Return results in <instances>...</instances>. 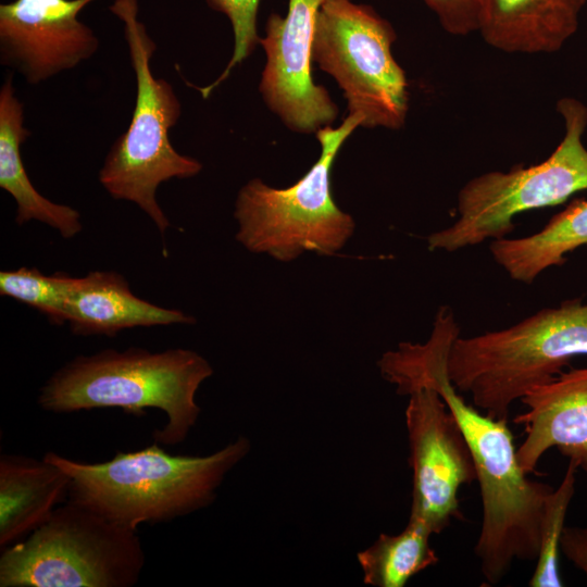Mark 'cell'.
<instances>
[{
  "mask_svg": "<svg viewBox=\"0 0 587 587\" xmlns=\"http://www.w3.org/2000/svg\"><path fill=\"white\" fill-rule=\"evenodd\" d=\"M560 550L587 578V526H565Z\"/></svg>",
  "mask_w": 587,
  "mask_h": 587,
  "instance_id": "obj_24",
  "label": "cell"
},
{
  "mask_svg": "<svg viewBox=\"0 0 587 587\" xmlns=\"http://www.w3.org/2000/svg\"><path fill=\"white\" fill-rule=\"evenodd\" d=\"M24 104L10 75L0 89V187L16 202L18 225L36 220L57 229L62 237L72 238L83 229L79 212L40 195L26 173L21 146L30 132L24 126Z\"/></svg>",
  "mask_w": 587,
  "mask_h": 587,
  "instance_id": "obj_17",
  "label": "cell"
},
{
  "mask_svg": "<svg viewBox=\"0 0 587 587\" xmlns=\"http://www.w3.org/2000/svg\"><path fill=\"white\" fill-rule=\"evenodd\" d=\"M587 355V301L565 300L523 321L473 337L458 336L448 373L473 405L508 420L511 404L529 389L550 382L569 362Z\"/></svg>",
  "mask_w": 587,
  "mask_h": 587,
  "instance_id": "obj_4",
  "label": "cell"
},
{
  "mask_svg": "<svg viewBox=\"0 0 587 587\" xmlns=\"http://www.w3.org/2000/svg\"><path fill=\"white\" fill-rule=\"evenodd\" d=\"M432 532L421 521L409 517L397 535L380 534L357 555L363 583L375 587H403L411 577L435 565L439 558L429 545Z\"/></svg>",
  "mask_w": 587,
  "mask_h": 587,
  "instance_id": "obj_19",
  "label": "cell"
},
{
  "mask_svg": "<svg viewBox=\"0 0 587 587\" xmlns=\"http://www.w3.org/2000/svg\"><path fill=\"white\" fill-rule=\"evenodd\" d=\"M450 35L466 36L478 30L480 0H423Z\"/></svg>",
  "mask_w": 587,
  "mask_h": 587,
  "instance_id": "obj_23",
  "label": "cell"
},
{
  "mask_svg": "<svg viewBox=\"0 0 587 587\" xmlns=\"http://www.w3.org/2000/svg\"><path fill=\"white\" fill-rule=\"evenodd\" d=\"M238 436L208 455H173L158 442L84 463L55 452L43 457L71 477L68 499L129 529L171 522L211 505L225 476L250 452Z\"/></svg>",
  "mask_w": 587,
  "mask_h": 587,
  "instance_id": "obj_2",
  "label": "cell"
},
{
  "mask_svg": "<svg viewBox=\"0 0 587 587\" xmlns=\"http://www.w3.org/2000/svg\"><path fill=\"white\" fill-rule=\"evenodd\" d=\"M91 1L14 0L1 4V64L36 85L90 59L99 39L78 14Z\"/></svg>",
  "mask_w": 587,
  "mask_h": 587,
  "instance_id": "obj_12",
  "label": "cell"
},
{
  "mask_svg": "<svg viewBox=\"0 0 587 587\" xmlns=\"http://www.w3.org/2000/svg\"><path fill=\"white\" fill-rule=\"evenodd\" d=\"M71 477L45 457H0V548L26 538L68 499Z\"/></svg>",
  "mask_w": 587,
  "mask_h": 587,
  "instance_id": "obj_16",
  "label": "cell"
},
{
  "mask_svg": "<svg viewBox=\"0 0 587 587\" xmlns=\"http://www.w3.org/2000/svg\"><path fill=\"white\" fill-rule=\"evenodd\" d=\"M520 400L527 410L513 422L523 425L526 435L516 449L523 472L534 473L551 448L587 472V367L561 372Z\"/></svg>",
  "mask_w": 587,
  "mask_h": 587,
  "instance_id": "obj_13",
  "label": "cell"
},
{
  "mask_svg": "<svg viewBox=\"0 0 587 587\" xmlns=\"http://www.w3.org/2000/svg\"><path fill=\"white\" fill-rule=\"evenodd\" d=\"M212 374L210 363L189 349H105L62 365L40 388L37 403L53 413L118 408L143 415L158 409L167 422L153 432V440L176 446L195 426L201 411L196 394Z\"/></svg>",
  "mask_w": 587,
  "mask_h": 587,
  "instance_id": "obj_3",
  "label": "cell"
},
{
  "mask_svg": "<svg viewBox=\"0 0 587 587\" xmlns=\"http://www.w3.org/2000/svg\"><path fill=\"white\" fill-rule=\"evenodd\" d=\"M359 126L361 120L348 114L338 127L320 128L315 134L321 155L292 186L278 189L253 178L240 188L234 216L236 238L246 249L286 262L305 251L332 255L345 246L354 221L333 199L330 171L340 147Z\"/></svg>",
  "mask_w": 587,
  "mask_h": 587,
  "instance_id": "obj_8",
  "label": "cell"
},
{
  "mask_svg": "<svg viewBox=\"0 0 587 587\" xmlns=\"http://www.w3.org/2000/svg\"><path fill=\"white\" fill-rule=\"evenodd\" d=\"M66 314L72 333L78 336L114 337L123 329L137 326L195 323L192 316L180 310L138 298L124 276L103 271L73 277Z\"/></svg>",
  "mask_w": 587,
  "mask_h": 587,
  "instance_id": "obj_15",
  "label": "cell"
},
{
  "mask_svg": "<svg viewBox=\"0 0 587 587\" xmlns=\"http://www.w3.org/2000/svg\"><path fill=\"white\" fill-rule=\"evenodd\" d=\"M326 0H289L285 16L272 13L260 39L266 55L259 90L283 123L297 133L330 125L338 107L312 78L316 15Z\"/></svg>",
  "mask_w": 587,
  "mask_h": 587,
  "instance_id": "obj_11",
  "label": "cell"
},
{
  "mask_svg": "<svg viewBox=\"0 0 587 587\" xmlns=\"http://www.w3.org/2000/svg\"><path fill=\"white\" fill-rule=\"evenodd\" d=\"M73 277L65 274L45 275L36 267L0 272V295L25 303L47 316L55 325L67 322L66 301Z\"/></svg>",
  "mask_w": 587,
  "mask_h": 587,
  "instance_id": "obj_21",
  "label": "cell"
},
{
  "mask_svg": "<svg viewBox=\"0 0 587 587\" xmlns=\"http://www.w3.org/2000/svg\"><path fill=\"white\" fill-rule=\"evenodd\" d=\"M207 3L227 16L234 32V51L222 74L209 86L198 88L207 98L214 88L222 84L233 68L241 64L260 43L261 37L257 32V15L260 0H205Z\"/></svg>",
  "mask_w": 587,
  "mask_h": 587,
  "instance_id": "obj_22",
  "label": "cell"
},
{
  "mask_svg": "<svg viewBox=\"0 0 587 587\" xmlns=\"http://www.w3.org/2000/svg\"><path fill=\"white\" fill-rule=\"evenodd\" d=\"M555 110L563 137L542 162L508 172L490 171L466 182L457 197L458 218L427 237L428 249L454 252L487 239H500L514 228L520 213L554 207L587 190V105L563 97Z\"/></svg>",
  "mask_w": 587,
  "mask_h": 587,
  "instance_id": "obj_6",
  "label": "cell"
},
{
  "mask_svg": "<svg viewBox=\"0 0 587 587\" xmlns=\"http://www.w3.org/2000/svg\"><path fill=\"white\" fill-rule=\"evenodd\" d=\"M137 530L67 499L2 550L0 587H130L146 562Z\"/></svg>",
  "mask_w": 587,
  "mask_h": 587,
  "instance_id": "obj_7",
  "label": "cell"
},
{
  "mask_svg": "<svg viewBox=\"0 0 587 587\" xmlns=\"http://www.w3.org/2000/svg\"><path fill=\"white\" fill-rule=\"evenodd\" d=\"M405 409L412 470L410 517L439 534L461 517L459 490L476 480V469L457 420L430 387L410 391Z\"/></svg>",
  "mask_w": 587,
  "mask_h": 587,
  "instance_id": "obj_10",
  "label": "cell"
},
{
  "mask_svg": "<svg viewBox=\"0 0 587 587\" xmlns=\"http://www.w3.org/2000/svg\"><path fill=\"white\" fill-rule=\"evenodd\" d=\"M577 467L569 462L557 488L548 495L540 526L539 552L536 566L528 579L529 587H560L559 553L565 517L575 494Z\"/></svg>",
  "mask_w": 587,
  "mask_h": 587,
  "instance_id": "obj_20",
  "label": "cell"
},
{
  "mask_svg": "<svg viewBox=\"0 0 587 587\" xmlns=\"http://www.w3.org/2000/svg\"><path fill=\"white\" fill-rule=\"evenodd\" d=\"M582 246H587V200L576 199L541 230L522 238L495 239L489 250L512 279L529 285L547 268L562 265Z\"/></svg>",
  "mask_w": 587,
  "mask_h": 587,
  "instance_id": "obj_18",
  "label": "cell"
},
{
  "mask_svg": "<svg viewBox=\"0 0 587 587\" xmlns=\"http://www.w3.org/2000/svg\"><path fill=\"white\" fill-rule=\"evenodd\" d=\"M110 10L124 25L136 100L127 129L116 138L99 171V182L113 199L136 203L164 235L171 223L157 201L158 187L172 178L196 176L202 164L171 143L170 130L180 117L182 105L172 85L152 74L150 61L157 46L138 20L137 0H114Z\"/></svg>",
  "mask_w": 587,
  "mask_h": 587,
  "instance_id": "obj_5",
  "label": "cell"
},
{
  "mask_svg": "<svg viewBox=\"0 0 587 587\" xmlns=\"http://www.w3.org/2000/svg\"><path fill=\"white\" fill-rule=\"evenodd\" d=\"M396 39L392 25L367 4L326 0L316 15L312 62L334 77L362 127L405 123L409 84L391 51Z\"/></svg>",
  "mask_w": 587,
  "mask_h": 587,
  "instance_id": "obj_9",
  "label": "cell"
},
{
  "mask_svg": "<svg viewBox=\"0 0 587 587\" xmlns=\"http://www.w3.org/2000/svg\"><path fill=\"white\" fill-rule=\"evenodd\" d=\"M587 0H480L478 33L507 53H554L578 29Z\"/></svg>",
  "mask_w": 587,
  "mask_h": 587,
  "instance_id": "obj_14",
  "label": "cell"
},
{
  "mask_svg": "<svg viewBox=\"0 0 587 587\" xmlns=\"http://www.w3.org/2000/svg\"><path fill=\"white\" fill-rule=\"evenodd\" d=\"M460 327L441 307L425 344L401 342L383 354L378 367L399 395L435 389L458 422L476 469L483 519L474 546L486 585L500 583L515 561H536L545 503L553 487L529 479L519 464L508 420L483 414L452 384L448 358Z\"/></svg>",
  "mask_w": 587,
  "mask_h": 587,
  "instance_id": "obj_1",
  "label": "cell"
}]
</instances>
